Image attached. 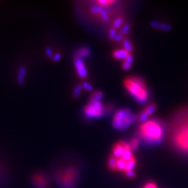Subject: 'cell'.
<instances>
[{
  "label": "cell",
  "mask_w": 188,
  "mask_h": 188,
  "mask_svg": "<svg viewBox=\"0 0 188 188\" xmlns=\"http://www.w3.org/2000/svg\"><path fill=\"white\" fill-rule=\"evenodd\" d=\"M155 110H156V105L155 104H151V105H149L147 108H145L143 111H144L146 113H147V114H148L149 116L151 115V114H152L154 113V112L155 111Z\"/></svg>",
  "instance_id": "22"
},
{
  "label": "cell",
  "mask_w": 188,
  "mask_h": 188,
  "mask_svg": "<svg viewBox=\"0 0 188 188\" xmlns=\"http://www.w3.org/2000/svg\"><path fill=\"white\" fill-rule=\"evenodd\" d=\"M77 176L78 174H77L76 170L73 168H70V169L60 172L58 178L64 187L73 188L74 184L76 182Z\"/></svg>",
  "instance_id": "5"
},
{
  "label": "cell",
  "mask_w": 188,
  "mask_h": 188,
  "mask_svg": "<svg viewBox=\"0 0 188 188\" xmlns=\"http://www.w3.org/2000/svg\"><path fill=\"white\" fill-rule=\"evenodd\" d=\"M139 136L148 144L159 143L164 136L163 126L158 120H148L140 126Z\"/></svg>",
  "instance_id": "1"
},
{
  "label": "cell",
  "mask_w": 188,
  "mask_h": 188,
  "mask_svg": "<svg viewBox=\"0 0 188 188\" xmlns=\"http://www.w3.org/2000/svg\"><path fill=\"white\" fill-rule=\"evenodd\" d=\"M124 85L126 90L135 100L143 104L149 99V91L142 79L138 77H129L125 80Z\"/></svg>",
  "instance_id": "2"
},
{
  "label": "cell",
  "mask_w": 188,
  "mask_h": 188,
  "mask_svg": "<svg viewBox=\"0 0 188 188\" xmlns=\"http://www.w3.org/2000/svg\"><path fill=\"white\" fill-rule=\"evenodd\" d=\"M104 108L100 102L90 101L84 108V114L89 118H98L101 117Z\"/></svg>",
  "instance_id": "6"
},
{
  "label": "cell",
  "mask_w": 188,
  "mask_h": 188,
  "mask_svg": "<svg viewBox=\"0 0 188 188\" xmlns=\"http://www.w3.org/2000/svg\"><path fill=\"white\" fill-rule=\"evenodd\" d=\"M97 3L99 4V6H100L101 7H108L109 5L111 4H114L115 3L116 1H109V0H99V1H97Z\"/></svg>",
  "instance_id": "20"
},
{
  "label": "cell",
  "mask_w": 188,
  "mask_h": 188,
  "mask_svg": "<svg viewBox=\"0 0 188 188\" xmlns=\"http://www.w3.org/2000/svg\"><path fill=\"white\" fill-rule=\"evenodd\" d=\"M25 76H26V68L25 67H21L19 69L18 74H17V82L19 84H22L24 82Z\"/></svg>",
  "instance_id": "13"
},
{
  "label": "cell",
  "mask_w": 188,
  "mask_h": 188,
  "mask_svg": "<svg viewBox=\"0 0 188 188\" xmlns=\"http://www.w3.org/2000/svg\"><path fill=\"white\" fill-rule=\"evenodd\" d=\"M61 58V56H60V54H56L55 55H54L53 56V59H54V61H58Z\"/></svg>",
  "instance_id": "34"
},
{
  "label": "cell",
  "mask_w": 188,
  "mask_h": 188,
  "mask_svg": "<svg viewBox=\"0 0 188 188\" xmlns=\"http://www.w3.org/2000/svg\"><path fill=\"white\" fill-rule=\"evenodd\" d=\"M129 145H130V147L132 149V151H135L136 149L138 147L139 145V140L137 138L132 139V140L129 143Z\"/></svg>",
  "instance_id": "24"
},
{
  "label": "cell",
  "mask_w": 188,
  "mask_h": 188,
  "mask_svg": "<svg viewBox=\"0 0 188 188\" xmlns=\"http://www.w3.org/2000/svg\"><path fill=\"white\" fill-rule=\"evenodd\" d=\"M135 165H136V160H135L134 158L132 159L129 160V161H126V167L125 172L131 171V170L133 169V168L135 167Z\"/></svg>",
  "instance_id": "19"
},
{
  "label": "cell",
  "mask_w": 188,
  "mask_h": 188,
  "mask_svg": "<svg viewBox=\"0 0 188 188\" xmlns=\"http://www.w3.org/2000/svg\"><path fill=\"white\" fill-rule=\"evenodd\" d=\"M116 167H117V170H119V171H124L126 169V161L125 160H123L121 158H118L117 159V165H116Z\"/></svg>",
  "instance_id": "17"
},
{
  "label": "cell",
  "mask_w": 188,
  "mask_h": 188,
  "mask_svg": "<svg viewBox=\"0 0 188 188\" xmlns=\"http://www.w3.org/2000/svg\"><path fill=\"white\" fill-rule=\"evenodd\" d=\"M125 173H126V176H127V177H129V178H133L135 176H136V173H135L133 170L125 172Z\"/></svg>",
  "instance_id": "30"
},
{
  "label": "cell",
  "mask_w": 188,
  "mask_h": 188,
  "mask_svg": "<svg viewBox=\"0 0 188 188\" xmlns=\"http://www.w3.org/2000/svg\"><path fill=\"white\" fill-rule=\"evenodd\" d=\"M74 67L76 68L77 73L79 74V76L82 79L85 78L87 75V70L85 68V65L83 62V60L82 59H79V58H75L74 60Z\"/></svg>",
  "instance_id": "8"
},
{
  "label": "cell",
  "mask_w": 188,
  "mask_h": 188,
  "mask_svg": "<svg viewBox=\"0 0 188 188\" xmlns=\"http://www.w3.org/2000/svg\"><path fill=\"white\" fill-rule=\"evenodd\" d=\"M122 158L123 160H125L126 161H129V160L132 159V158H133V155H132V150H129V149L125 150Z\"/></svg>",
  "instance_id": "18"
},
{
  "label": "cell",
  "mask_w": 188,
  "mask_h": 188,
  "mask_svg": "<svg viewBox=\"0 0 188 188\" xmlns=\"http://www.w3.org/2000/svg\"><path fill=\"white\" fill-rule=\"evenodd\" d=\"M46 54L48 57H53V56H54V55H53V52H52V50L51 49H50V48H47V49L46 50Z\"/></svg>",
  "instance_id": "33"
},
{
  "label": "cell",
  "mask_w": 188,
  "mask_h": 188,
  "mask_svg": "<svg viewBox=\"0 0 188 188\" xmlns=\"http://www.w3.org/2000/svg\"><path fill=\"white\" fill-rule=\"evenodd\" d=\"M130 54L126 50H117L113 53V56L118 60H126Z\"/></svg>",
  "instance_id": "9"
},
{
  "label": "cell",
  "mask_w": 188,
  "mask_h": 188,
  "mask_svg": "<svg viewBox=\"0 0 188 188\" xmlns=\"http://www.w3.org/2000/svg\"><path fill=\"white\" fill-rule=\"evenodd\" d=\"M143 188H158V187L154 183H147V184H145V186L143 187Z\"/></svg>",
  "instance_id": "32"
},
{
  "label": "cell",
  "mask_w": 188,
  "mask_h": 188,
  "mask_svg": "<svg viewBox=\"0 0 188 188\" xmlns=\"http://www.w3.org/2000/svg\"><path fill=\"white\" fill-rule=\"evenodd\" d=\"M90 10H91V13H93L100 15L104 10L103 9V7H101V6L98 5V6H92L91 9H90Z\"/></svg>",
  "instance_id": "21"
},
{
  "label": "cell",
  "mask_w": 188,
  "mask_h": 188,
  "mask_svg": "<svg viewBox=\"0 0 188 188\" xmlns=\"http://www.w3.org/2000/svg\"><path fill=\"white\" fill-rule=\"evenodd\" d=\"M117 159L114 156H111L108 159V167L110 168V169L111 170H117V167H116V165H117Z\"/></svg>",
  "instance_id": "15"
},
{
  "label": "cell",
  "mask_w": 188,
  "mask_h": 188,
  "mask_svg": "<svg viewBox=\"0 0 188 188\" xmlns=\"http://www.w3.org/2000/svg\"><path fill=\"white\" fill-rule=\"evenodd\" d=\"M117 35V32H116V30L114 28H111L109 31V37L111 39H114V38Z\"/></svg>",
  "instance_id": "28"
},
{
  "label": "cell",
  "mask_w": 188,
  "mask_h": 188,
  "mask_svg": "<svg viewBox=\"0 0 188 188\" xmlns=\"http://www.w3.org/2000/svg\"><path fill=\"white\" fill-rule=\"evenodd\" d=\"M127 149L132 150L129 143L120 141L119 143H116L113 147V156H114L116 158H121L123 155L125 150H127Z\"/></svg>",
  "instance_id": "7"
},
{
  "label": "cell",
  "mask_w": 188,
  "mask_h": 188,
  "mask_svg": "<svg viewBox=\"0 0 188 188\" xmlns=\"http://www.w3.org/2000/svg\"><path fill=\"white\" fill-rule=\"evenodd\" d=\"M35 183L37 184V186L41 188H46V180H45V178L41 175H37L35 176V180H34Z\"/></svg>",
  "instance_id": "11"
},
{
  "label": "cell",
  "mask_w": 188,
  "mask_h": 188,
  "mask_svg": "<svg viewBox=\"0 0 188 188\" xmlns=\"http://www.w3.org/2000/svg\"><path fill=\"white\" fill-rule=\"evenodd\" d=\"M132 61H133V57H132V56L129 55V56L125 60L123 64H122V68L124 69L125 71L129 70V68H130L131 66H132Z\"/></svg>",
  "instance_id": "14"
},
{
  "label": "cell",
  "mask_w": 188,
  "mask_h": 188,
  "mask_svg": "<svg viewBox=\"0 0 188 188\" xmlns=\"http://www.w3.org/2000/svg\"><path fill=\"white\" fill-rule=\"evenodd\" d=\"M149 115L144 111H143L142 112L140 113V114L139 115L138 118H139V121L141 122H147V118H148Z\"/></svg>",
  "instance_id": "25"
},
{
  "label": "cell",
  "mask_w": 188,
  "mask_h": 188,
  "mask_svg": "<svg viewBox=\"0 0 188 188\" xmlns=\"http://www.w3.org/2000/svg\"><path fill=\"white\" fill-rule=\"evenodd\" d=\"M122 33H119V34H118V35H116L114 40L115 42H119L120 40L122 39Z\"/></svg>",
  "instance_id": "35"
},
{
  "label": "cell",
  "mask_w": 188,
  "mask_h": 188,
  "mask_svg": "<svg viewBox=\"0 0 188 188\" xmlns=\"http://www.w3.org/2000/svg\"><path fill=\"white\" fill-rule=\"evenodd\" d=\"M122 22H123V19L122 17H119V18H117L115 21H114L113 23V28H118V27L122 25Z\"/></svg>",
  "instance_id": "26"
},
{
  "label": "cell",
  "mask_w": 188,
  "mask_h": 188,
  "mask_svg": "<svg viewBox=\"0 0 188 188\" xmlns=\"http://www.w3.org/2000/svg\"><path fill=\"white\" fill-rule=\"evenodd\" d=\"M123 46H124L125 50H126V51H128L129 53L132 50V44H131V42H129V40L126 39L123 40Z\"/></svg>",
  "instance_id": "23"
},
{
  "label": "cell",
  "mask_w": 188,
  "mask_h": 188,
  "mask_svg": "<svg viewBox=\"0 0 188 188\" xmlns=\"http://www.w3.org/2000/svg\"><path fill=\"white\" fill-rule=\"evenodd\" d=\"M137 119L138 117L132 114L129 109H121L114 114L112 125L116 129L124 130L130 125L133 124Z\"/></svg>",
  "instance_id": "3"
},
{
  "label": "cell",
  "mask_w": 188,
  "mask_h": 188,
  "mask_svg": "<svg viewBox=\"0 0 188 188\" xmlns=\"http://www.w3.org/2000/svg\"><path fill=\"white\" fill-rule=\"evenodd\" d=\"M173 140L179 150L188 152V121L178 127L175 132Z\"/></svg>",
  "instance_id": "4"
},
{
  "label": "cell",
  "mask_w": 188,
  "mask_h": 188,
  "mask_svg": "<svg viewBox=\"0 0 188 188\" xmlns=\"http://www.w3.org/2000/svg\"><path fill=\"white\" fill-rule=\"evenodd\" d=\"M129 28H130V26L129 24H126V25H124V27L122 28V34L123 35H126V34L128 33L129 31Z\"/></svg>",
  "instance_id": "29"
},
{
  "label": "cell",
  "mask_w": 188,
  "mask_h": 188,
  "mask_svg": "<svg viewBox=\"0 0 188 188\" xmlns=\"http://www.w3.org/2000/svg\"><path fill=\"white\" fill-rule=\"evenodd\" d=\"M82 85H78L75 88H74V97H78L80 94L81 91H82Z\"/></svg>",
  "instance_id": "27"
},
{
  "label": "cell",
  "mask_w": 188,
  "mask_h": 188,
  "mask_svg": "<svg viewBox=\"0 0 188 188\" xmlns=\"http://www.w3.org/2000/svg\"><path fill=\"white\" fill-rule=\"evenodd\" d=\"M89 54H90V50H89V48L82 47L77 51L76 54H75V58H79V59L82 60L83 58L89 56Z\"/></svg>",
  "instance_id": "10"
},
{
  "label": "cell",
  "mask_w": 188,
  "mask_h": 188,
  "mask_svg": "<svg viewBox=\"0 0 188 188\" xmlns=\"http://www.w3.org/2000/svg\"><path fill=\"white\" fill-rule=\"evenodd\" d=\"M151 27H154L155 28H159L161 30H164V31H167V30H170L171 27L170 25H166V24H162L159 23V22H157V21H152L151 23Z\"/></svg>",
  "instance_id": "12"
},
{
  "label": "cell",
  "mask_w": 188,
  "mask_h": 188,
  "mask_svg": "<svg viewBox=\"0 0 188 188\" xmlns=\"http://www.w3.org/2000/svg\"><path fill=\"white\" fill-rule=\"evenodd\" d=\"M102 99H103V93L100 91H96L90 97V101L100 102Z\"/></svg>",
  "instance_id": "16"
},
{
  "label": "cell",
  "mask_w": 188,
  "mask_h": 188,
  "mask_svg": "<svg viewBox=\"0 0 188 188\" xmlns=\"http://www.w3.org/2000/svg\"><path fill=\"white\" fill-rule=\"evenodd\" d=\"M82 88H84L85 90H88V91H90V90H92V89H93L92 85L87 82H83Z\"/></svg>",
  "instance_id": "31"
}]
</instances>
